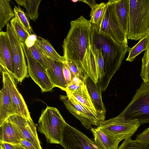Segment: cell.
Listing matches in <instances>:
<instances>
[{"mask_svg":"<svg viewBox=\"0 0 149 149\" xmlns=\"http://www.w3.org/2000/svg\"><path fill=\"white\" fill-rule=\"evenodd\" d=\"M67 95H60V99L68 111L81 122L87 130L92 125L99 127L104 120L77 101L72 94L66 93Z\"/></svg>","mask_w":149,"mask_h":149,"instance_id":"9c48e42d","label":"cell"},{"mask_svg":"<svg viewBox=\"0 0 149 149\" xmlns=\"http://www.w3.org/2000/svg\"><path fill=\"white\" fill-rule=\"evenodd\" d=\"M8 118L23 139L30 142L36 149H42L36 127L32 119H27L18 114Z\"/></svg>","mask_w":149,"mask_h":149,"instance_id":"4fadbf2b","label":"cell"},{"mask_svg":"<svg viewBox=\"0 0 149 149\" xmlns=\"http://www.w3.org/2000/svg\"><path fill=\"white\" fill-rule=\"evenodd\" d=\"M26 58L29 76L41 89L42 92L51 91L54 88L46 69L33 58L24 42H22Z\"/></svg>","mask_w":149,"mask_h":149,"instance_id":"30bf717a","label":"cell"},{"mask_svg":"<svg viewBox=\"0 0 149 149\" xmlns=\"http://www.w3.org/2000/svg\"><path fill=\"white\" fill-rule=\"evenodd\" d=\"M41 0H28L26 6V15L29 18L34 22L38 19L39 13L38 8Z\"/></svg>","mask_w":149,"mask_h":149,"instance_id":"484cf974","label":"cell"},{"mask_svg":"<svg viewBox=\"0 0 149 149\" xmlns=\"http://www.w3.org/2000/svg\"><path fill=\"white\" fill-rule=\"evenodd\" d=\"M23 138L8 118L0 125V143H6L13 145H20Z\"/></svg>","mask_w":149,"mask_h":149,"instance_id":"e0dca14e","label":"cell"},{"mask_svg":"<svg viewBox=\"0 0 149 149\" xmlns=\"http://www.w3.org/2000/svg\"><path fill=\"white\" fill-rule=\"evenodd\" d=\"M140 125L136 120L127 119L119 114L104 120L98 127L107 134L121 141L131 138Z\"/></svg>","mask_w":149,"mask_h":149,"instance_id":"ba28073f","label":"cell"},{"mask_svg":"<svg viewBox=\"0 0 149 149\" xmlns=\"http://www.w3.org/2000/svg\"><path fill=\"white\" fill-rule=\"evenodd\" d=\"M72 95L81 104L105 120V116L98 113L95 109L84 83L82 84L79 89Z\"/></svg>","mask_w":149,"mask_h":149,"instance_id":"44dd1931","label":"cell"},{"mask_svg":"<svg viewBox=\"0 0 149 149\" xmlns=\"http://www.w3.org/2000/svg\"><path fill=\"white\" fill-rule=\"evenodd\" d=\"M91 130L95 142L99 149H118L120 139L112 137L104 132L98 127H91Z\"/></svg>","mask_w":149,"mask_h":149,"instance_id":"ac0fdd59","label":"cell"},{"mask_svg":"<svg viewBox=\"0 0 149 149\" xmlns=\"http://www.w3.org/2000/svg\"><path fill=\"white\" fill-rule=\"evenodd\" d=\"M135 140L143 143L149 144V127L137 135Z\"/></svg>","mask_w":149,"mask_h":149,"instance_id":"1f68e13d","label":"cell"},{"mask_svg":"<svg viewBox=\"0 0 149 149\" xmlns=\"http://www.w3.org/2000/svg\"><path fill=\"white\" fill-rule=\"evenodd\" d=\"M35 44L41 51L48 57L63 63L65 62L63 56H60L57 52L47 40L37 36Z\"/></svg>","mask_w":149,"mask_h":149,"instance_id":"7402d4cb","label":"cell"},{"mask_svg":"<svg viewBox=\"0 0 149 149\" xmlns=\"http://www.w3.org/2000/svg\"><path fill=\"white\" fill-rule=\"evenodd\" d=\"M112 1L118 19L127 36L128 31L129 0Z\"/></svg>","mask_w":149,"mask_h":149,"instance_id":"ffe728a7","label":"cell"},{"mask_svg":"<svg viewBox=\"0 0 149 149\" xmlns=\"http://www.w3.org/2000/svg\"><path fill=\"white\" fill-rule=\"evenodd\" d=\"M71 1H72L73 2H76L77 1H79V0H72Z\"/></svg>","mask_w":149,"mask_h":149,"instance_id":"7bdbcfd3","label":"cell"},{"mask_svg":"<svg viewBox=\"0 0 149 149\" xmlns=\"http://www.w3.org/2000/svg\"><path fill=\"white\" fill-rule=\"evenodd\" d=\"M37 37V36L35 33L30 34L25 42L28 48H29L35 45Z\"/></svg>","mask_w":149,"mask_h":149,"instance_id":"e575fe53","label":"cell"},{"mask_svg":"<svg viewBox=\"0 0 149 149\" xmlns=\"http://www.w3.org/2000/svg\"><path fill=\"white\" fill-rule=\"evenodd\" d=\"M0 149H3L2 148H1V147H0Z\"/></svg>","mask_w":149,"mask_h":149,"instance_id":"ee69618b","label":"cell"},{"mask_svg":"<svg viewBox=\"0 0 149 149\" xmlns=\"http://www.w3.org/2000/svg\"><path fill=\"white\" fill-rule=\"evenodd\" d=\"M15 16L9 1L0 0V30L8 23L10 20Z\"/></svg>","mask_w":149,"mask_h":149,"instance_id":"603a6c76","label":"cell"},{"mask_svg":"<svg viewBox=\"0 0 149 149\" xmlns=\"http://www.w3.org/2000/svg\"><path fill=\"white\" fill-rule=\"evenodd\" d=\"M70 24V29L62 45L65 61L72 62L85 77L89 76L98 83V70L90 43L92 24L82 15L72 21Z\"/></svg>","mask_w":149,"mask_h":149,"instance_id":"6da1fadb","label":"cell"},{"mask_svg":"<svg viewBox=\"0 0 149 149\" xmlns=\"http://www.w3.org/2000/svg\"><path fill=\"white\" fill-rule=\"evenodd\" d=\"M84 84L95 109L98 113L105 116L106 110L102 100L100 86L89 76L85 77Z\"/></svg>","mask_w":149,"mask_h":149,"instance_id":"2e32d148","label":"cell"},{"mask_svg":"<svg viewBox=\"0 0 149 149\" xmlns=\"http://www.w3.org/2000/svg\"><path fill=\"white\" fill-rule=\"evenodd\" d=\"M149 60V40L147 44L146 50L142 59L141 67L145 65Z\"/></svg>","mask_w":149,"mask_h":149,"instance_id":"74e56055","label":"cell"},{"mask_svg":"<svg viewBox=\"0 0 149 149\" xmlns=\"http://www.w3.org/2000/svg\"><path fill=\"white\" fill-rule=\"evenodd\" d=\"M90 41L101 51L104 63V77L98 83L102 92L108 87L111 78L118 71L129 48L119 44L97 32L92 25Z\"/></svg>","mask_w":149,"mask_h":149,"instance_id":"7a4b0ae2","label":"cell"},{"mask_svg":"<svg viewBox=\"0 0 149 149\" xmlns=\"http://www.w3.org/2000/svg\"><path fill=\"white\" fill-rule=\"evenodd\" d=\"M10 23L21 42L25 43L30 34L22 26L15 17L10 20Z\"/></svg>","mask_w":149,"mask_h":149,"instance_id":"f1b7e54d","label":"cell"},{"mask_svg":"<svg viewBox=\"0 0 149 149\" xmlns=\"http://www.w3.org/2000/svg\"><path fill=\"white\" fill-rule=\"evenodd\" d=\"M67 123L56 108L47 106L42 110L38 121V130L45 135L48 142L60 144Z\"/></svg>","mask_w":149,"mask_h":149,"instance_id":"277c9868","label":"cell"},{"mask_svg":"<svg viewBox=\"0 0 149 149\" xmlns=\"http://www.w3.org/2000/svg\"><path fill=\"white\" fill-rule=\"evenodd\" d=\"M81 85H79L74 83H71L67 87L66 93L73 94L79 88Z\"/></svg>","mask_w":149,"mask_h":149,"instance_id":"d590c367","label":"cell"},{"mask_svg":"<svg viewBox=\"0 0 149 149\" xmlns=\"http://www.w3.org/2000/svg\"><path fill=\"white\" fill-rule=\"evenodd\" d=\"M106 6V3L102 2L97 4L91 9L89 21L94 27H97L100 25L105 12Z\"/></svg>","mask_w":149,"mask_h":149,"instance_id":"cb8c5ba5","label":"cell"},{"mask_svg":"<svg viewBox=\"0 0 149 149\" xmlns=\"http://www.w3.org/2000/svg\"><path fill=\"white\" fill-rule=\"evenodd\" d=\"M60 144L65 149H99L95 142L67 123L64 127Z\"/></svg>","mask_w":149,"mask_h":149,"instance_id":"7c38bea8","label":"cell"},{"mask_svg":"<svg viewBox=\"0 0 149 149\" xmlns=\"http://www.w3.org/2000/svg\"><path fill=\"white\" fill-rule=\"evenodd\" d=\"M149 40V35L140 39L132 47H129L128 50L129 54L126 61L132 62L139 54L145 51Z\"/></svg>","mask_w":149,"mask_h":149,"instance_id":"d4e9b609","label":"cell"},{"mask_svg":"<svg viewBox=\"0 0 149 149\" xmlns=\"http://www.w3.org/2000/svg\"><path fill=\"white\" fill-rule=\"evenodd\" d=\"M14 145L15 147V149H26L20 145Z\"/></svg>","mask_w":149,"mask_h":149,"instance_id":"b9f144b4","label":"cell"},{"mask_svg":"<svg viewBox=\"0 0 149 149\" xmlns=\"http://www.w3.org/2000/svg\"><path fill=\"white\" fill-rule=\"evenodd\" d=\"M0 147L3 149H15V147L14 145L4 143L1 144Z\"/></svg>","mask_w":149,"mask_h":149,"instance_id":"f35d334b","label":"cell"},{"mask_svg":"<svg viewBox=\"0 0 149 149\" xmlns=\"http://www.w3.org/2000/svg\"><path fill=\"white\" fill-rule=\"evenodd\" d=\"M140 76L143 81L149 82V60L145 65L141 67Z\"/></svg>","mask_w":149,"mask_h":149,"instance_id":"d6a6232c","label":"cell"},{"mask_svg":"<svg viewBox=\"0 0 149 149\" xmlns=\"http://www.w3.org/2000/svg\"><path fill=\"white\" fill-rule=\"evenodd\" d=\"M127 39L137 40L149 35V0H129Z\"/></svg>","mask_w":149,"mask_h":149,"instance_id":"3957f363","label":"cell"},{"mask_svg":"<svg viewBox=\"0 0 149 149\" xmlns=\"http://www.w3.org/2000/svg\"><path fill=\"white\" fill-rule=\"evenodd\" d=\"M63 70L67 86H68L71 83L72 78L71 73L65 62L63 63Z\"/></svg>","mask_w":149,"mask_h":149,"instance_id":"836d02e7","label":"cell"},{"mask_svg":"<svg viewBox=\"0 0 149 149\" xmlns=\"http://www.w3.org/2000/svg\"><path fill=\"white\" fill-rule=\"evenodd\" d=\"M106 3L105 12L100 25L97 27L92 26L98 33L119 44L128 46L126 34L118 19L112 0H109Z\"/></svg>","mask_w":149,"mask_h":149,"instance_id":"8992f818","label":"cell"},{"mask_svg":"<svg viewBox=\"0 0 149 149\" xmlns=\"http://www.w3.org/2000/svg\"><path fill=\"white\" fill-rule=\"evenodd\" d=\"M42 53L48 65L46 70L51 82L54 87H58L66 92L68 86L63 70V63L52 60Z\"/></svg>","mask_w":149,"mask_h":149,"instance_id":"5bb4252c","label":"cell"},{"mask_svg":"<svg viewBox=\"0 0 149 149\" xmlns=\"http://www.w3.org/2000/svg\"><path fill=\"white\" fill-rule=\"evenodd\" d=\"M118 149H149V144L132 140L130 138L125 139Z\"/></svg>","mask_w":149,"mask_h":149,"instance_id":"f546056e","label":"cell"},{"mask_svg":"<svg viewBox=\"0 0 149 149\" xmlns=\"http://www.w3.org/2000/svg\"><path fill=\"white\" fill-rule=\"evenodd\" d=\"M120 114L127 119L136 120L140 125L149 123V82L141 83L130 102Z\"/></svg>","mask_w":149,"mask_h":149,"instance_id":"5b68a950","label":"cell"},{"mask_svg":"<svg viewBox=\"0 0 149 149\" xmlns=\"http://www.w3.org/2000/svg\"><path fill=\"white\" fill-rule=\"evenodd\" d=\"M0 65L13 75V64L10 41L7 32H0Z\"/></svg>","mask_w":149,"mask_h":149,"instance_id":"9a60e30c","label":"cell"},{"mask_svg":"<svg viewBox=\"0 0 149 149\" xmlns=\"http://www.w3.org/2000/svg\"><path fill=\"white\" fill-rule=\"evenodd\" d=\"M20 145L26 149H36L30 142L25 139H21Z\"/></svg>","mask_w":149,"mask_h":149,"instance_id":"8d00e7d4","label":"cell"},{"mask_svg":"<svg viewBox=\"0 0 149 149\" xmlns=\"http://www.w3.org/2000/svg\"><path fill=\"white\" fill-rule=\"evenodd\" d=\"M12 52L13 64V76L17 83L21 82L29 77L28 74V66L22 42L17 37L10 23L6 26Z\"/></svg>","mask_w":149,"mask_h":149,"instance_id":"52a82bcc","label":"cell"},{"mask_svg":"<svg viewBox=\"0 0 149 149\" xmlns=\"http://www.w3.org/2000/svg\"><path fill=\"white\" fill-rule=\"evenodd\" d=\"M15 1L17 3L19 6L25 7L27 2V0H15Z\"/></svg>","mask_w":149,"mask_h":149,"instance_id":"60d3db41","label":"cell"},{"mask_svg":"<svg viewBox=\"0 0 149 149\" xmlns=\"http://www.w3.org/2000/svg\"><path fill=\"white\" fill-rule=\"evenodd\" d=\"M91 49L94 54L98 70L99 81H101L104 77V63L101 51L90 41Z\"/></svg>","mask_w":149,"mask_h":149,"instance_id":"4316f807","label":"cell"},{"mask_svg":"<svg viewBox=\"0 0 149 149\" xmlns=\"http://www.w3.org/2000/svg\"><path fill=\"white\" fill-rule=\"evenodd\" d=\"M79 1H82L87 3L91 9L97 4L95 0H79Z\"/></svg>","mask_w":149,"mask_h":149,"instance_id":"ab89813d","label":"cell"},{"mask_svg":"<svg viewBox=\"0 0 149 149\" xmlns=\"http://www.w3.org/2000/svg\"><path fill=\"white\" fill-rule=\"evenodd\" d=\"M34 59L46 70L48 67V64L44 57L43 54L35 43L32 47L28 48Z\"/></svg>","mask_w":149,"mask_h":149,"instance_id":"4dcf8cb0","label":"cell"},{"mask_svg":"<svg viewBox=\"0 0 149 149\" xmlns=\"http://www.w3.org/2000/svg\"><path fill=\"white\" fill-rule=\"evenodd\" d=\"M18 114L12 104L10 95L3 84L0 91V125L10 116Z\"/></svg>","mask_w":149,"mask_h":149,"instance_id":"d6986e66","label":"cell"},{"mask_svg":"<svg viewBox=\"0 0 149 149\" xmlns=\"http://www.w3.org/2000/svg\"><path fill=\"white\" fill-rule=\"evenodd\" d=\"M3 83L10 95L13 106L18 114L27 119H31L27 106L19 92L15 79L5 68L0 67Z\"/></svg>","mask_w":149,"mask_h":149,"instance_id":"8fae6325","label":"cell"},{"mask_svg":"<svg viewBox=\"0 0 149 149\" xmlns=\"http://www.w3.org/2000/svg\"><path fill=\"white\" fill-rule=\"evenodd\" d=\"M13 11L15 15V17L30 34H32L33 32L32 27L23 10L18 6H15Z\"/></svg>","mask_w":149,"mask_h":149,"instance_id":"83f0119b","label":"cell"}]
</instances>
